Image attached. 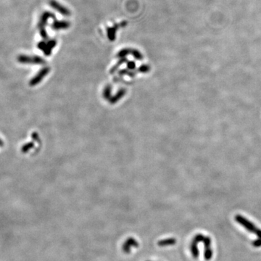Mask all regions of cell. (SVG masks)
<instances>
[{"instance_id": "cell-1", "label": "cell", "mask_w": 261, "mask_h": 261, "mask_svg": "<svg viewBox=\"0 0 261 261\" xmlns=\"http://www.w3.org/2000/svg\"><path fill=\"white\" fill-rule=\"evenodd\" d=\"M235 221L241 226H242L246 230H248L249 232L255 234L258 238L261 239V229L257 227L253 223L246 219L245 217L241 215H237L235 216Z\"/></svg>"}, {"instance_id": "cell-2", "label": "cell", "mask_w": 261, "mask_h": 261, "mask_svg": "<svg viewBox=\"0 0 261 261\" xmlns=\"http://www.w3.org/2000/svg\"><path fill=\"white\" fill-rule=\"evenodd\" d=\"M49 5L52 7L53 9H55V10H57V12H60V14H62L63 16H70V11L68 9H67L66 7H65L64 6H63L62 5H60L59 2H56L55 0H50L49 1Z\"/></svg>"}, {"instance_id": "cell-3", "label": "cell", "mask_w": 261, "mask_h": 261, "mask_svg": "<svg viewBox=\"0 0 261 261\" xmlns=\"http://www.w3.org/2000/svg\"><path fill=\"white\" fill-rule=\"evenodd\" d=\"M139 247V243L138 241L135 239L133 237H129L125 240V241L124 242L123 245V251L125 253L128 254L130 253L131 252V248H138Z\"/></svg>"}, {"instance_id": "cell-4", "label": "cell", "mask_w": 261, "mask_h": 261, "mask_svg": "<svg viewBox=\"0 0 261 261\" xmlns=\"http://www.w3.org/2000/svg\"><path fill=\"white\" fill-rule=\"evenodd\" d=\"M49 18H55V14L52 13L51 12H49V11H46V12H43L42 15L41 16V18H40V20L38 21V28H45V26L47 25V23L48 20Z\"/></svg>"}, {"instance_id": "cell-5", "label": "cell", "mask_w": 261, "mask_h": 261, "mask_svg": "<svg viewBox=\"0 0 261 261\" xmlns=\"http://www.w3.org/2000/svg\"><path fill=\"white\" fill-rule=\"evenodd\" d=\"M18 60L21 63H43L45 61L40 58L39 57H28L26 55H21L18 57Z\"/></svg>"}, {"instance_id": "cell-6", "label": "cell", "mask_w": 261, "mask_h": 261, "mask_svg": "<svg viewBox=\"0 0 261 261\" xmlns=\"http://www.w3.org/2000/svg\"><path fill=\"white\" fill-rule=\"evenodd\" d=\"M70 26V22L67 20H55L52 23V27L54 30H60V29H67Z\"/></svg>"}, {"instance_id": "cell-7", "label": "cell", "mask_w": 261, "mask_h": 261, "mask_svg": "<svg viewBox=\"0 0 261 261\" xmlns=\"http://www.w3.org/2000/svg\"><path fill=\"white\" fill-rule=\"evenodd\" d=\"M121 27V25L120 24H115L113 27H107V37H108L109 39L111 41H113L115 39V34H116V31L118 29V28Z\"/></svg>"}, {"instance_id": "cell-8", "label": "cell", "mask_w": 261, "mask_h": 261, "mask_svg": "<svg viewBox=\"0 0 261 261\" xmlns=\"http://www.w3.org/2000/svg\"><path fill=\"white\" fill-rule=\"evenodd\" d=\"M176 243V239L175 238H168L165 239H161L157 242L159 247H167L172 246Z\"/></svg>"}, {"instance_id": "cell-9", "label": "cell", "mask_w": 261, "mask_h": 261, "mask_svg": "<svg viewBox=\"0 0 261 261\" xmlns=\"http://www.w3.org/2000/svg\"><path fill=\"white\" fill-rule=\"evenodd\" d=\"M56 44H57L56 40H55V39L49 40V41L47 43V47H46V49H45V51H44L45 55H50L51 51H52V49L55 47V45H56Z\"/></svg>"}, {"instance_id": "cell-10", "label": "cell", "mask_w": 261, "mask_h": 261, "mask_svg": "<svg viewBox=\"0 0 261 261\" xmlns=\"http://www.w3.org/2000/svg\"><path fill=\"white\" fill-rule=\"evenodd\" d=\"M190 251L192 255V257L195 259L199 258V255H200V252H199L198 249V245L197 244H196L195 242H192L191 245H190Z\"/></svg>"}, {"instance_id": "cell-11", "label": "cell", "mask_w": 261, "mask_h": 261, "mask_svg": "<svg viewBox=\"0 0 261 261\" xmlns=\"http://www.w3.org/2000/svg\"><path fill=\"white\" fill-rule=\"evenodd\" d=\"M212 257V250L210 248H205V252H204V258L205 260H211Z\"/></svg>"}, {"instance_id": "cell-12", "label": "cell", "mask_w": 261, "mask_h": 261, "mask_svg": "<svg viewBox=\"0 0 261 261\" xmlns=\"http://www.w3.org/2000/svg\"><path fill=\"white\" fill-rule=\"evenodd\" d=\"M205 238V236H204L203 234H197V235L194 236V238H193L192 241L193 242H195L196 244H198L199 243L203 242V241H204Z\"/></svg>"}, {"instance_id": "cell-13", "label": "cell", "mask_w": 261, "mask_h": 261, "mask_svg": "<svg viewBox=\"0 0 261 261\" xmlns=\"http://www.w3.org/2000/svg\"><path fill=\"white\" fill-rule=\"evenodd\" d=\"M130 52H132V49H122L121 51H120L119 53L118 54V57H124V56H125L126 55H128V54H129Z\"/></svg>"}, {"instance_id": "cell-14", "label": "cell", "mask_w": 261, "mask_h": 261, "mask_svg": "<svg viewBox=\"0 0 261 261\" xmlns=\"http://www.w3.org/2000/svg\"><path fill=\"white\" fill-rule=\"evenodd\" d=\"M203 244L205 246V248H210L211 247V239L209 237H205V239L203 241Z\"/></svg>"}, {"instance_id": "cell-15", "label": "cell", "mask_w": 261, "mask_h": 261, "mask_svg": "<svg viewBox=\"0 0 261 261\" xmlns=\"http://www.w3.org/2000/svg\"><path fill=\"white\" fill-rule=\"evenodd\" d=\"M39 30H40V35H41V36L44 39H47V38H48L47 32V31L45 30V28H40Z\"/></svg>"}, {"instance_id": "cell-16", "label": "cell", "mask_w": 261, "mask_h": 261, "mask_svg": "<svg viewBox=\"0 0 261 261\" xmlns=\"http://www.w3.org/2000/svg\"><path fill=\"white\" fill-rule=\"evenodd\" d=\"M252 244L255 248H260L261 247V239L258 238L257 239L254 240L252 242Z\"/></svg>"}, {"instance_id": "cell-17", "label": "cell", "mask_w": 261, "mask_h": 261, "mask_svg": "<svg viewBox=\"0 0 261 261\" xmlns=\"http://www.w3.org/2000/svg\"><path fill=\"white\" fill-rule=\"evenodd\" d=\"M132 55H133L136 58V59H138V60H142V55H141V54L139 53L137 50L133 49V50H132Z\"/></svg>"}, {"instance_id": "cell-18", "label": "cell", "mask_w": 261, "mask_h": 261, "mask_svg": "<svg viewBox=\"0 0 261 261\" xmlns=\"http://www.w3.org/2000/svg\"><path fill=\"white\" fill-rule=\"evenodd\" d=\"M38 49H42V50L45 51V49H46L47 47V42H45V41H41V42L38 43Z\"/></svg>"}]
</instances>
